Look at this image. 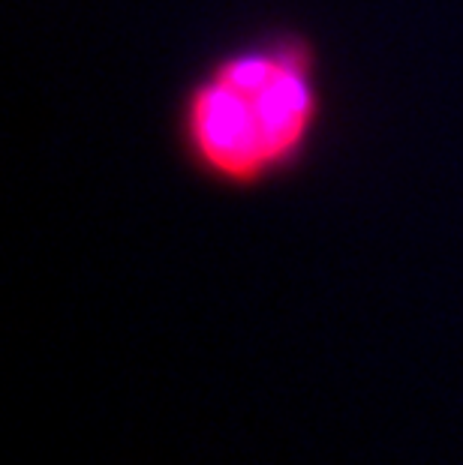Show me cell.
<instances>
[{
    "label": "cell",
    "mask_w": 463,
    "mask_h": 465,
    "mask_svg": "<svg viewBox=\"0 0 463 465\" xmlns=\"http://www.w3.org/2000/svg\"><path fill=\"white\" fill-rule=\"evenodd\" d=\"M193 135L205 160L229 177H253L262 165H268L250 96L223 82L196 94Z\"/></svg>",
    "instance_id": "6da1fadb"
},
{
    "label": "cell",
    "mask_w": 463,
    "mask_h": 465,
    "mask_svg": "<svg viewBox=\"0 0 463 465\" xmlns=\"http://www.w3.org/2000/svg\"><path fill=\"white\" fill-rule=\"evenodd\" d=\"M277 69L259 91L247 94L259 121L268 163L280 160L301 142L313 114V94L307 87V57L295 48L274 54Z\"/></svg>",
    "instance_id": "7a4b0ae2"
}]
</instances>
